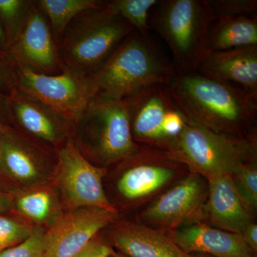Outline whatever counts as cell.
Masks as SVG:
<instances>
[{"label": "cell", "instance_id": "28", "mask_svg": "<svg viewBox=\"0 0 257 257\" xmlns=\"http://www.w3.org/2000/svg\"><path fill=\"white\" fill-rule=\"evenodd\" d=\"M214 18L256 15V0H207Z\"/></svg>", "mask_w": 257, "mask_h": 257}, {"label": "cell", "instance_id": "13", "mask_svg": "<svg viewBox=\"0 0 257 257\" xmlns=\"http://www.w3.org/2000/svg\"><path fill=\"white\" fill-rule=\"evenodd\" d=\"M207 197L200 176L192 173L157 199L143 216L148 222L175 227L202 215Z\"/></svg>", "mask_w": 257, "mask_h": 257}, {"label": "cell", "instance_id": "22", "mask_svg": "<svg viewBox=\"0 0 257 257\" xmlns=\"http://www.w3.org/2000/svg\"><path fill=\"white\" fill-rule=\"evenodd\" d=\"M159 0H110L107 8L119 15L137 31L149 33V18L154 7Z\"/></svg>", "mask_w": 257, "mask_h": 257}, {"label": "cell", "instance_id": "29", "mask_svg": "<svg viewBox=\"0 0 257 257\" xmlns=\"http://www.w3.org/2000/svg\"><path fill=\"white\" fill-rule=\"evenodd\" d=\"M18 87L16 69L5 54H0V94L8 96Z\"/></svg>", "mask_w": 257, "mask_h": 257}, {"label": "cell", "instance_id": "31", "mask_svg": "<svg viewBox=\"0 0 257 257\" xmlns=\"http://www.w3.org/2000/svg\"><path fill=\"white\" fill-rule=\"evenodd\" d=\"M242 237L245 243L253 251L257 250V225L251 223L246 226V229L243 230Z\"/></svg>", "mask_w": 257, "mask_h": 257}, {"label": "cell", "instance_id": "25", "mask_svg": "<svg viewBox=\"0 0 257 257\" xmlns=\"http://www.w3.org/2000/svg\"><path fill=\"white\" fill-rule=\"evenodd\" d=\"M18 211L35 221H44L50 216L52 199L45 191L29 193L19 198L16 202Z\"/></svg>", "mask_w": 257, "mask_h": 257}, {"label": "cell", "instance_id": "24", "mask_svg": "<svg viewBox=\"0 0 257 257\" xmlns=\"http://www.w3.org/2000/svg\"><path fill=\"white\" fill-rule=\"evenodd\" d=\"M236 190L252 211L257 208V167L254 160L240 166L231 175Z\"/></svg>", "mask_w": 257, "mask_h": 257}, {"label": "cell", "instance_id": "9", "mask_svg": "<svg viewBox=\"0 0 257 257\" xmlns=\"http://www.w3.org/2000/svg\"><path fill=\"white\" fill-rule=\"evenodd\" d=\"M5 55L16 70L56 75L64 67L50 23L34 0L25 26Z\"/></svg>", "mask_w": 257, "mask_h": 257}, {"label": "cell", "instance_id": "33", "mask_svg": "<svg viewBox=\"0 0 257 257\" xmlns=\"http://www.w3.org/2000/svg\"><path fill=\"white\" fill-rule=\"evenodd\" d=\"M13 205V196L10 192L0 190V214L9 211Z\"/></svg>", "mask_w": 257, "mask_h": 257}, {"label": "cell", "instance_id": "6", "mask_svg": "<svg viewBox=\"0 0 257 257\" xmlns=\"http://www.w3.org/2000/svg\"><path fill=\"white\" fill-rule=\"evenodd\" d=\"M255 146L253 139L216 133L189 121L167 154L209 181L232 175L240 166L254 160L250 158L254 157Z\"/></svg>", "mask_w": 257, "mask_h": 257}, {"label": "cell", "instance_id": "11", "mask_svg": "<svg viewBox=\"0 0 257 257\" xmlns=\"http://www.w3.org/2000/svg\"><path fill=\"white\" fill-rule=\"evenodd\" d=\"M7 106L12 126L42 143L60 148L72 135L73 121L18 88L8 94Z\"/></svg>", "mask_w": 257, "mask_h": 257}, {"label": "cell", "instance_id": "2", "mask_svg": "<svg viewBox=\"0 0 257 257\" xmlns=\"http://www.w3.org/2000/svg\"><path fill=\"white\" fill-rule=\"evenodd\" d=\"M176 74L173 64L150 34L134 30L90 77L98 94L122 100L150 86H168Z\"/></svg>", "mask_w": 257, "mask_h": 257}, {"label": "cell", "instance_id": "3", "mask_svg": "<svg viewBox=\"0 0 257 257\" xmlns=\"http://www.w3.org/2000/svg\"><path fill=\"white\" fill-rule=\"evenodd\" d=\"M213 19L207 0H159L152 10L149 26L170 48L177 73L196 72L209 55Z\"/></svg>", "mask_w": 257, "mask_h": 257}, {"label": "cell", "instance_id": "35", "mask_svg": "<svg viewBox=\"0 0 257 257\" xmlns=\"http://www.w3.org/2000/svg\"><path fill=\"white\" fill-rule=\"evenodd\" d=\"M8 48V42L2 24L0 23V54H5Z\"/></svg>", "mask_w": 257, "mask_h": 257}, {"label": "cell", "instance_id": "18", "mask_svg": "<svg viewBox=\"0 0 257 257\" xmlns=\"http://www.w3.org/2000/svg\"><path fill=\"white\" fill-rule=\"evenodd\" d=\"M114 241L116 247L130 257H194L170 238L142 225H128L118 229Z\"/></svg>", "mask_w": 257, "mask_h": 257}, {"label": "cell", "instance_id": "34", "mask_svg": "<svg viewBox=\"0 0 257 257\" xmlns=\"http://www.w3.org/2000/svg\"><path fill=\"white\" fill-rule=\"evenodd\" d=\"M10 179L5 170L4 164H3V152H2L1 144H0V190L3 192L5 191V184L8 182V179Z\"/></svg>", "mask_w": 257, "mask_h": 257}, {"label": "cell", "instance_id": "15", "mask_svg": "<svg viewBox=\"0 0 257 257\" xmlns=\"http://www.w3.org/2000/svg\"><path fill=\"white\" fill-rule=\"evenodd\" d=\"M203 214L211 224L229 232L242 234L252 223L251 210L236 190L231 175L208 181Z\"/></svg>", "mask_w": 257, "mask_h": 257}, {"label": "cell", "instance_id": "4", "mask_svg": "<svg viewBox=\"0 0 257 257\" xmlns=\"http://www.w3.org/2000/svg\"><path fill=\"white\" fill-rule=\"evenodd\" d=\"M134 30L107 6L81 13L67 25L58 42L64 68L93 75Z\"/></svg>", "mask_w": 257, "mask_h": 257}, {"label": "cell", "instance_id": "5", "mask_svg": "<svg viewBox=\"0 0 257 257\" xmlns=\"http://www.w3.org/2000/svg\"><path fill=\"white\" fill-rule=\"evenodd\" d=\"M72 138L83 156L94 157L104 163L124 161L139 152L130 127L124 99L96 94L75 123Z\"/></svg>", "mask_w": 257, "mask_h": 257}, {"label": "cell", "instance_id": "21", "mask_svg": "<svg viewBox=\"0 0 257 257\" xmlns=\"http://www.w3.org/2000/svg\"><path fill=\"white\" fill-rule=\"evenodd\" d=\"M107 0H36L37 6L50 23L56 41H60L67 25L88 10L105 8Z\"/></svg>", "mask_w": 257, "mask_h": 257}, {"label": "cell", "instance_id": "1", "mask_svg": "<svg viewBox=\"0 0 257 257\" xmlns=\"http://www.w3.org/2000/svg\"><path fill=\"white\" fill-rule=\"evenodd\" d=\"M176 104L189 121L239 138L257 114V95L204 77L197 72L176 74L167 86Z\"/></svg>", "mask_w": 257, "mask_h": 257}, {"label": "cell", "instance_id": "17", "mask_svg": "<svg viewBox=\"0 0 257 257\" xmlns=\"http://www.w3.org/2000/svg\"><path fill=\"white\" fill-rule=\"evenodd\" d=\"M184 252L212 257H252L241 234L196 224L176 231L172 239Z\"/></svg>", "mask_w": 257, "mask_h": 257}, {"label": "cell", "instance_id": "20", "mask_svg": "<svg viewBox=\"0 0 257 257\" xmlns=\"http://www.w3.org/2000/svg\"><path fill=\"white\" fill-rule=\"evenodd\" d=\"M173 175L174 171L165 166L139 164L124 172L118 182V190L126 199H139L160 189Z\"/></svg>", "mask_w": 257, "mask_h": 257}, {"label": "cell", "instance_id": "32", "mask_svg": "<svg viewBox=\"0 0 257 257\" xmlns=\"http://www.w3.org/2000/svg\"><path fill=\"white\" fill-rule=\"evenodd\" d=\"M7 101L8 96L0 94V133L12 126L8 114Z\"/></svg>", "mask_w": 257, "mask_h": 257}, {"label": "cell", "instance_id": "12", "mask_svg": "<svg viewBox=\"0 0 257 257\" xmlns=\"http://www.w3.org/2000/svg\"><path fill=\"white\" fill-rule=\"evenodd\" d=\"M116 218V213L100 208L74 209L61 216L45 233V257L75 256Z\"/></svg>", "mask_w": 257, "mask_h": 257}, {"label": "cell", "instance_id": "26", "mask_svg": "<svg viewBox=\"0 0 257 257\" xmlns=\"http://www.w3.org/2000/svg\"><path fill=\"white\" fill-rule=\"evenodd\" d=\"M45 233L34 229L32 234L23 241L0 251V257H45Z\"/></svg>", "mask_w": 257, "mask_h": 257}, {"label": "cell", "instance_id": "27", "mask_svg": "<svg viewBox=\"0 0 257 257\" xmlns=\"http://www.w3.org/2000/svg\"><path fill=\"white\" fill-rule=\"evenodd\" d=\"M34 229L0 214V251L28 239Z\"/></svg>", "mask_w": 257, "mask_h": 257}, {"label": "cell", "instance_id": "19", "mask_svg": "<svg viewBox=\"0 0 257 257\" xmlns=\"http://www.w3.org/2000/svg\"><path fill=\"white\" fill-rule=\"evenodd\" d=\"M208 44L210 52L257 45V15L214 18L209 28Z\"/></svg>", "mask_w": 257, "mask_h": 257}, {"label": "cell", "instance_id": "23", "mask_svg": "<svg viewBox=\"0 0 257 257\" xmlns=\"http://www.w3.org/2000/svg\"><path fill=\"white\" fill-rule=\"evenodd\" d=\"M33 3L34 0H0V23L6 35L8 47L25 26Z\"/></svg>", "mask_w": 257, "mask_h": 257}, {"label": "cell", "instance_id": "16", "mask_svg": "<svg viewBox=\"0 0 257 257\" xmlns=\"http://www.w3.org/2000/svg\"><path fill=\"white\" fill-rule=\"evenodd\" d=\"M31 137L10 126L0 133L3 164L10 178L24 184L40 179L46 161L45 150L31 140Z\"/></svg>", "mask_w": 257, "mask_h": 257}, {"label": "cell", "instance_id": "10", "mask_svg": "<svg viewBox=\"0 0 257 257\" xmlns=\"http://www.w3.org/2000/svg\"><path fill=\"white\" fill-rule=\"evenodd\" d=\"M57 163L60 189L71 207L100 208L116 213L103 189L104 169L83 156L72 136L57 150Z\"/></svg>", "mask_w": 257, "mask_h": 257}, {"label": "cell", "instance_id": "8", "mask_svg": "<svg viewBox=\"0 0 257 257\" xmlns=\"http://www.w3.org/2000/svg\"><path fill=\"white\" fill-rule=\"evenodd\" d=\"M16 72L18 89L60 111L74 124L97 94L90 76L66 68L56 75Z\"/></svg>", "mask_w": 257, "mask_h": 257}, {"label": "cell", "instance_id": "37", "mask_svg": "<svg viewBox=\"0 0 257 257\" xmlns=\"http://www.w3.org/2000/svg\"><path fill=\"white\" fill-rule=\"evenodd\" d=\"M112 257H121V256H118V255H116V254H112Z\"/></svg>", "mask_w": 257, "mask_h": 257}, {"label": "cell", "instance_id": "14", "mask_svg": "<svg viewBox=\"0 0 257 257\" xmlns=\"http://www.w3.org/2000/svg\"><path fill=\"white\" fill-rule=\"evenodd\" d=\"M196 72L257 95V45L210 52Z\"/></svg>", "mask_w": 257, "mask_h": 257}, {"label": "cell", "instance_id": "7", "mask_svg": "<svg viewBox=\"0 0 257 257\" xmlns=\"http://www.w3.org/2000/svg\"><path fill=\"white\" fill-rule=\"evenodd\" d=\"M124 100L134 141L165 147L166 152H170L189 120L167 86H150Z\"/></svg>", "mask_w": 257, "mask_h": 257}, {"label": "cell", "instance_id": "36", "mask_svg": "<svg viewBox=\"0 0 257 257\" xmlns=\"http://www.w3.org/2000/svg\"><path fill=\"white\" fill-rule=\"evenodd\" d=\"M194 257H212L210 256H207V255H198V256H194Z\"/></svg>", "mask_w": 257, "mask_h": 257}, {"label": "cell", "instance_id": "30", "mask_svg": "<svg viewBox=\"0 0 257 257\" xmlns=\"http://www.w3.org/2000/svg\"><path fill=\"white\" fill-rule=\"evenodd\" d=\"M111 255H112V251L110 248L92 239L74 257H109Z\"/></svg>", "mask_w": 257, "mask_h": 257}]
</instances>
